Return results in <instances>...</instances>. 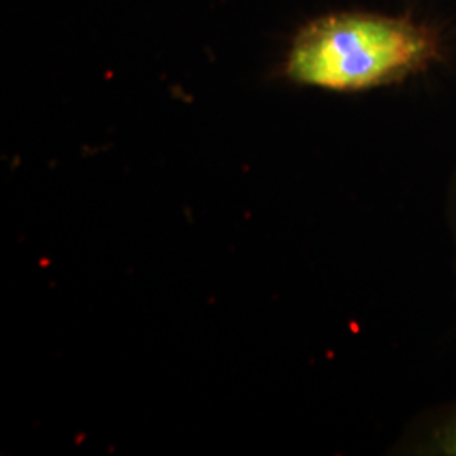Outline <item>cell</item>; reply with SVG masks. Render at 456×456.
Masks as SVG:
<instances>
[{
    "mask_svg": "<svg viewBox=\"0 0 456 456\" xmlns=\"http://www.w3.org/2000/svg\"><path fill=\"white\" fill-rule=\"evenodd\" d=\"M450 54L438 24L409 12L335 11L313 17L289 43L288 82L333 94H360L423 77Z\"/></svg>",
    "mask_w": 456,
    "mask_h": 456,
    "instance_id": "6da1fadb",
    "label": "cell"
},
{
    "mask_svg": "<svg viewBox=\"0 0 456 456\" xmlns=\"http://www.w3.org/2000/svg\"><path fill=\"white\" fill-rule=\"evenodd\" d=\"M392 450L401 456H456V397L416 414Z\"/></svg>",
    "mask_w": 456,
    "mask_h": 456,
    "instance_id": "7a4b0ae2",
    "label": "cell"
},
{
    "mask_svg": "<svg viewBox=\"0 0 456 456\" xmlns=\"http://www.w3.org/2000/svg\"><path fill=\"white\" fill-rule=\"evenodd\" d=\"M446 225H448V235L452 244V264H453L456 294V166L448 186V196H446Z\"/></svg>",
    "mask_w": 456,
    "mask_h": 456,
    "instance_id": "3957f363",
    "label": "cell"
}]
</instances>
